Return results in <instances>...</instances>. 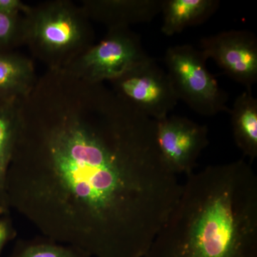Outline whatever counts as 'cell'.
Here are the masks:
<instances>
[{
  "instance_id": "obj_12",
  "label": "cell",
  "mask_w": 257,
  "mask_h": 257,
  "mask_svg": "<svg viewBox=\"0 0 257 257\" xmlns=\"http://www.w3.org/2000/svg\"><path fill=\"white\" fill-rule=\"evenodd\" d=\"M230 114L235 143L253 161L257 157V99L251 91L236 98Z\"/></svg>"
},
{
  "instance_id": "obj_15",
  "label": "cell",
  "mask_w": 257,
  "mask_h": 257,
  "mask_svg": "<svg viewBox=\"0 0 257 257\" xmlns=\"http://www.w3.org/2000/svg\"><path fill=\"white\" fill-rule=\"evenodd\" d=\"M24 41L23 15L0 14V52L14 51Z\"/></svg>"
},
{
  "instance_id": "obj_6",
  "label": "cell",
  "mask_w": 257,
  "mask_h": 257,
  "mask_svg": "<svg viewBox=\"0 0 257 257\" xmlns=\"http://www.w3.org/2000/svg\"><path fill=\"white\" fill-rule=\"evenodd\" d=\"M148 57L140 37L131 29L110 28L99 43L94 44L64 69L87 82H110Z\"/></svg>"
},
{
  "instance_id": "obj_7",
  "label": "cell",
  "mask_w": 257,
  "mask_h": 257,
  "mask_svg": "<svg viewBox=\"0 0 257 257\" xmlns=\"http://www.w3.org/2000/svg\"><path fill=\"white\" fill-rule=\"evenodd\" d=\"M201 52L226 75L251 91L257 82V40L247 30H229L203 37Z\"/></svg>"
},
{
  "instance_id": "obj_1",
  "label": "cell",
  "mask_w": 257,
  "mask_h": 257,
  "mask_svg": "<svg viewBox=\"0 0 257 257\" xmlns=\"http://www.w3.org/2000/svg\"><path fill=\"white\" fill-rule=\"evenodd\" d=\"M156 130L104 83L47 70L19 102L8 207L91 257H145L182 191Z\"/></svg>"
},
{
  "instance_id": "obj_5",
  "label": "cell",
  "mask_w": 257,
  "mask_h": 257,
  "mask_svg": "<svg viewBox=\"0 0 257 257\" xmlns=\"http://www.w3.org/2000/svg\"><path fill=\"white\" fill-rule=\"evenodd\" d=\"M109 82L121 101L156 121L169 116L179 101L167 71L150 57Z\"/></svg>"
},
{
  "instance_id": "obj_11",
  "label": "cell",
  "mask_w": 257,
  "mask_h": 257,
  "mask_svg": "<svg viewBox=\"0 0 257 257\" xmlns=\"http://www.w3.org/2000/svg\"><path fill=\"white\" fill-rule=\"evenodd\" d=\"M218 0H162V33L172 36L205 23L219 9Z\"/></svg>"
},
{
  "instance_id": "obj_17",
  "label": "cell",
  "mask_w": 257,
  "mask_h": 257,
  "mask_svg": "<svg viewBox=\"0 0 257 257\" xmlns=\"http://www.w3.org/2000/svg\"><path fill=\"white\" fill-rule=\"evenodd\" d=\"M30 7L20 0H0V14L24 15Z\"/></svg>"
},
{
  "instance_id": "obj_16",
  "label": "cell",
  "mask_w": 257,
  "mask_h": 257,
  "mask_svg": "<svg viewBox=\"0 0 257 257\" xmlns=\"http://www.w3.org/2000/svg\"><path fill=\"white\" fill-rule=\"evenodd\" d=\"M9 211L10 209L0 207V256L5 245L17 234Z\"/></svg>"
},
{
  "instance_id": "obj_4",
  "label": "cell",
  "mask_w": 257,
  "mask_h": 257,
  "mask_svg": "<svg viewBox=\"0 0 257 257\" xmlns=\"http://www.w3.org/2000/svg\"><path fill=\"white\" fill-rule=\"evenodd\" d=\"M207 59L190 45L169 47L165 54L167 72L178 99L198 114L214 116L228 111V96L206 67Z\"/></svg>"
},
{
  "instance_id": "obj_13",
  "label": "cell",
  "mask_w": 257,
  "mask_h": 257,
  "mask_svg": "<svg viewBox=\"0 0 257 257\" xmlns=\"http://www.w3.org/2000/svg\"><path fill=\"white\" fill-rule=\"evenodd\" d=\"M19 101H0V207L8 209L5 187L18 128Z\"/></svg>"
},
{
  "instance_id": "obj_9",
  "label": "cell",
  "mask_w": 257,
  "mask_h": 257,
  "mask_svg": "<svg viewBox=\"0 0 257 257\" xmlns=\"http://www.w3.org/2000/svg\"><path fill=\"white\" fill-rule=\"evenodd\" d=\"M162 5V0H83L80 7L90 21L110 29L150 23L160 14Z\"/></svg>"
},
{
  "instance_id": "obj_10",
  "label": "cell",
  "mask_w": 257,
  "mask_h": 257,
  "mask_svg": "<svg viewBox=\"0 0 257 257\" xmlns=\"http://www.w3.org/2000/svg\"><path fill=\"white\" fill-rule=\"evenodd\" d=\"M37 78L33 62L16 51L0 52V101L28 95Z\"/></svg>"
},
{
  "instance_id": "obj_14",
  "label": "cell",
  "mask_w": 257,
  "mask_h": 257,
  "mask_svg": "<svg viewBox=\"0 0 257 257\" xmlns=\"http://www.w3.org/2000/svg\"><path fill=\"white\" fill-rule=\"evenodd\" d=\"M8 257H91L77 248L57 242L50 238L21 240Z\"/></svg>"
},
{
  "instance_id": "obj_2",
  "label": "cell",
  "mask_w": 257,
  "mask_h": 257,
  "mask_svg": "<svg viewBox=\"0 0 257 257\" xmlns=\"http://www.w3.org/2000/svg\"><path fill=\"white\" fill-rule=\"evenodd\" d=\"M145 257H257V177L239 160L187 175Z\"/></svg>"
},
{
  "instance_id": "obj_3",
  "label": "cell",
  "mask_w": 257,
  "mask_h": 257,
  "mask_svg": "<svg viewBox=\"0 0 257 257\" xmlns=\"http://www.w3.org/2000/svg\"><path fill=\"white\" fill-rule=\"evenodd\" d=\"M23 18L24 45L47 70L67 68L94 45L91 21L73 2L52 0L30 6Z\"/></svg>"
},
{
  "instance_id": "obj_8",
  "label": "cell",
  "mask_w": 257,
  "mask_h": 257,
  "mask_svg": "<svg viewBox=\"0 0 257 257\" xmlns=\"http://www.w3.org/2000/svg\"><path fill=\"white\" fill-rule=\"evenodd\" d=\"M156 121L157 145L166 165L176 175L193 173L199 155L209 145L207 126L179 116Z\"/></svg>"
}]
</instances>
